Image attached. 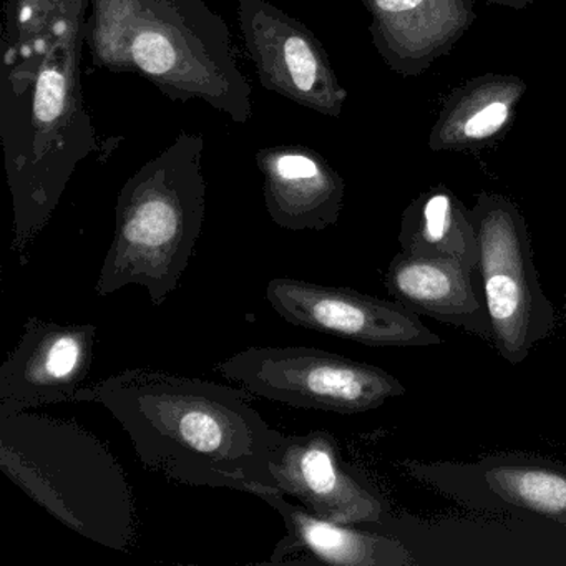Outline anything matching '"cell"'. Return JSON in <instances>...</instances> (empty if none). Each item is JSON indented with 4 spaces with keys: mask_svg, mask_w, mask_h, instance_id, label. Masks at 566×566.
Here are the masks:
<instances>
[{
    "mask_svg": "<svg viewBox=\"0 0 566 566\" xmlns=\"http://www.w3.org/2000/svg\"><path fill=\"white\" fill-rule=\"evenodd\" d=\"M75 402L104 406L140 462L175 482L281 495L271 459L283 433L244 390L135 367L82 387Z\"/></svg>",
    "mask_w": 566,
    "mask_h": 566,
    "instance_id": "obj_1",
    "label": "cell"
},
{
    "mask_svg": "<svg viewBox=\"0 0 566 566\" xmlns=\"http://www.w3.org/2000/svg\"><path fill=\"white\" fill-rule=\"evenodd\" d=\"M88 4L69 0L35 48L0 69V142L14 208L12 251L22 266L78 165L97 150L82 88Z\"/></svg>",
    "mask_w": 566,
    "mask_h": 566,
    "instance_id": "obj_2",
    "label": "cell"
},
{
    "mask_svg": "<svg viewBox=\"0 0 566 566\" xmlns=\"http://www.w3.org/2000/svg\"><path fill=\"white\" fill-rule=\"evenodd\" d=\"M85 45L97 67L142 75L171 101L207 102L234 124L253 115L227 22L203 0H91Z\"/></svg>",
    "mask_w": 566,
    "mask_h": 566,
    "instance_id": "obj_3",
    "label": "cell"
},
{
    "mask_svg": "<svg viewBox=\"0 0 566 566\" xmlns=\"http://www.w3.org/2000/svg\"><path fill=\"white\" fill-rule=\"evenodd\" d=\"M0 469L78 535L128 552L137 530L134 490L108 446L74 420L0 417Z\"/></svg>",
    "mask_w": 566,
    "mask_h": 566,
    "instance_id": "obj_4",
    "label": "cell"
},
{
    "mask_svg": "<svg viewBox=\"0 0 566 566\" xmlns=\"http://www.w3.org/2000/svg\"><path fill=\"white\" fill-rule=\"evenodd\" d=\"M203 135L181 132L125 181L114 240L95 283L97 296L137 284L161 306L177 290L203 228Z\"/></svg>",
    "mask_w": 566,
    "mask_h": 566,
    "instance_id": "obj_5",
    "label": "cell"
},
{
    "mask_svg": "<svg viewBox=\"0 0 566 566\" xmlns=\"http://www.w3.org/2000/svg\"><path fill=\"white\" fill-rule=\"evenodd\" d=\"M479 238V276L492 343L510 364L528 357L555 331L556 314L533 263L525 218L510 198L482 191L472 210Z\"/></svg>",
    "mask_w": 566,
    "mask_h": 566,
    "instance_id": "obj_6",
    "label": "cell"
},
{
    "mask_svg": "<svg viewBox=\"0 0 566 566\" xmlns=\"http://www.w3.org/2000/svg\"><path fill=\"white\" fill-rule=\"evenodd\" d=\"M214 370L248 392L297 409L360 413L406 394L380 367L314 347H250Z\"/></svg>",
    "mask_w": 566,
    "mask_h": 566,
    "instance_id": "obj_7",
    "label": "cell"
},
{
    "mask_svg": "<svg viewBox=\"0 0 566 566\" xmlns=\"http://www.w3.org/2000/svg\"><path fill=\"white\" fill-rule=\"evenodd\" d=\"M238 25L266 91L326 117H340L347 91L306 25L268 0H240Z\"/></svg>",
    "mask_w": 566,
    "mask_h": 566,
    "instance_id": "obj_8",
    "label": "cell"
},
{
    "mask_svg": "<svg viewBox=\"0 0 566 566\" xmlns=\"http://www.w3.org/2000/svg\"><path fill=\"white\" fill-rule=\"evenodd\" d=\"M266 300L277 316L303 329L343 337L370 347H426L442 344L419 314L399 301L380 300L349 287L274 277Z\"/></svg>",
    "mask_w": 566,
    "mask_h": 566,
    "instance_id": "obj_9",
    "label": "cell"
},
{
    "mask_svg": "<svg viewBox=\"0 0 566 566\" xmlns=\"http://www.w3.org/2000/svg\"><path fill=\"white\" fill-rule=\"evenodd\" d=\"M271 472L281 495L300 500L319 518L377 525L386 515L376 486L340 457L336 437L326 430L283 433L274 447Z\"/></svg>",
    "mask_w": 566,
    "mask_h": 566,
    "instance_id": "obj_10",
    "label": "cell"
},
{
    "mask_svg": "<svg viewBox=\"0 0 566 566\" xmlns=\"http://www.w3.org/2000/svg\"><path fill=\"white\" fill-rule=\"evenodd\" d=\"M95 343V324L29 317L18 346L0 367V417L75 402L91 374Z\"/></svg>",
    "mask_w": 566,
    "mask_h": 566,
    "instance_id": "obj_11",
    "label": "cell"
},
{
    "mask_svg": "<svg viewBox=\"0 0 566 566\" xmlns=\"http://www.w3.org/2000/svg\"><path fill=\"white\" fill-rule=\"evenodd\" d=\"M374 48L387 67L419 77L446 57L476 21L473 0H363Z\"/></svg>",
    "mask_w": 566,
    "mask_h": 566,
    "instance_id": "obj_12",
    "label": "cell"
},
{
    "mask_svg": "<svg viewBox=\"0 0 566 566\" xmlns=\"http://www.w3.org/2000/svg\"><path fill=\"white\" fill-rule=\"evenodd\" d=\"M256 165L268 214L277 227L323 231L337 223L346 181L323 155L303 145H280L261 148Z\"/></svg>",
    "mask_w": 566,
    "mask_h": 566,
    "instance_id": "obj_13",
    "label": "cell"
},
{
    "mask_svg": "<svg viewBox=\"0 0 566 566\" xmlns=\"http://www.w3.org/2000/svg\"><path fill=\"white\" fill-rule=\"evenodd\" d=\"M258 499L276 510L286 526V536L268 559L270 565L410 566L416 563L399 538L366 528L367 523L329 522L276 493H264Z\"/></svg>",
    "mask_w": 566,
    "mask_h": 566,
    "instance_id": "obj_14",
    "label": "cell"
},
{
    "mask_svg": "<svg viewBox=\"0 0 566 566\" xmlns=\"http://www.w3.org/2000/svg\"><path fill=\"white\" fill-rule=\"evenodd\" d=\"M384 283L394 300L419 316L492 340L479 270L459 261L410 256L400 251L390 261Z\"/></svg>",
    "mask_w": 566,
    "mask_h": 566,
    "instance_id": "obj_15",
    "label": "cell"
},
{
    "mask_svg": "<svg viewBox=\"0 0 566 566\" xmlns=\"http://www.w3.org/2000/svg\"><path fill=\"white\" fill-rule=\"evenodd\" d=\"M528 84L516 75L485 74L453 88L429 135L436 154L479 155L499 144L515 122Z\"/></svg>",
    "mask_w": 566,
    "mask_h": 566,
    "instance_id": "obj_16",
    "label": "cell"
},
{
    "mask_svg": "<svg viewBox=\"0 0 566 566\" xmlns=\"http://www.w3.org/2000/svg\"><path fill=\"white\" fill-rule=\"evenodd\" d=\"M400 251L410 256L453 260L479 268L472 213L450 188L439 185L410 201L400 218Z\"/></svg>",
    "mask_w": 566,
    "mask_h": 566,
    "instance_id": "obj_17",
    "label": "cell"
},
{
    "mask_svg": "<svg viewBox=\"0 0 566 566\" xmlns=\"http://www.w3.org/2000/svg\"><path fill=\"white\" fill-rule=\"evenodd\" d=\"M489 492L510 505L566 526V469L532 457H495L482 463Z\"/></svg>",
    "mask_w": 566,
    "mask_h": 566,
    "instance_id": "obj_18",
    "label": "cell"
},
{
    "mask_svg": "<svg viewBox=\"0 0 566 566\" xmlns=\"http://www.w3.org/2000/svg\"><path fill=\"white\" fill-rule=\"evenodd\" d=\"M69 0H8L2 29V62L19 61L48 34Z\"/></svg>",
    "mask_w": 566,
    "mask_h": 566,
    "instance_id": "obj_19",
    "label": "cell"
},
{
    "mask_svg": "<svg viewBox=\"0 0 566 566\" xmlns=\"http://www.w3.org/2000/svg\"><path fill=\"white\" fill-rule=\"evenodd\" d=\"M485 4L500 6V8L513 9V11H525L530 6L535 4L536 0H482Z\"/></svg>",
    "mask_w": 566,
    "mask_h": 566,
    "instance_id": "obj_20",
    "label": "cell"
}]
</instances>
